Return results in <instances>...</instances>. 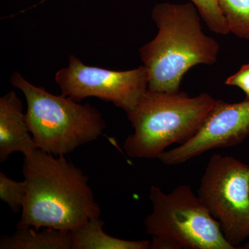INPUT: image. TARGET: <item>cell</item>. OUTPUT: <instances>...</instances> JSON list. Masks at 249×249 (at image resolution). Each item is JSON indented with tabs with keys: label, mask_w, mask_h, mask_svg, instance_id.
I'll return each mask as SVG.
<instances>
[{
	"label": "cell",
	"mask_w": 249,
	"mask_h": 249,
	"mask_svg": "<svg viewBox=\"0 0 249 249\" xmlns=\"http://www.w3.org/2000/svg\"><path fill=\"white\" fill-rule=\"evenodd\" d=\"M196 6L210 30L219 35L229 34L227 21L222 12L218 0H190Z\"/></svg>",
	"instance_id": "obj_13"
},
{
	"label": "cell",
	"mask_w": 249,
	"mask_h": 249,
	"mask_svg": "<svg viewBox=\"0 0 249 249\" xmlns=\"http://www.w3.org/2000/svg\"><path fill=\"white\" fill-rule=\"evenodd\" d=\"M229 32L249 40V0H218Z\"/></svg>",
	"instance_id": "obj_12"
},
{
	"label": "cell",
	"mask_w": 249,
	"mask_h": 249,
	"mask_svg": "<svg viewBox=\"0 0 249 249\" xmlns=\"http://www.w3.org/2000/svg\"><path fill=\"white\" fill-rule=\"evenodd\" d=\"M72 249L71 232L52 228L17 229L14 235L0 239V249Z\"/></svg>",
	"instance_id": "obj_10"
},
{
	"label": "cell",
	"mask_w": 249,
	"mask_h": 249,
	"mask_svg": "<svg viewBox=\"0 0 249 249\" xmlns=\"http://www.w3.org/2000/svg\"><path fill=\"white\" fill-rule=\"evenodd\" d=\"M27 193V185L25 180L14 181L2 172L0 173V199L14 212L18 213L22 209Z\"/></svg>",
	"instance_id": "obj_14"
},
{
	"label": "cell",
	"mask_w": 249,
	"mask_h": 249,
	"mask_svg": "<svg viewBox=\"0 0 249 249\" xmlns=\"http://www.w3.org/2000/svg\"><path fill=\"white\" fill-rule=\"evenodd\" d=\"M62 94L80 102L96 97L129 112L148 89L149 76L142 66L128 71H114L85 65L70 55L68 66L55 74Z\"/></svg>",
	"instance_id": "obj_7"
},
{
	"label": "cell",
	"mask_w": 249,
	"mask_h": 249,
	"mask_svg": "<svg viewBox=\"0 0 249 249\" xmlns=\"http://www.w3.org/2000/svg\"><path fill=\"white\" fill-rule=\"evenodd\" d=\"M152 18L158 33L139 49L148 73V89L178 92L192 67L217 62L219 44L204 34L200 14L191 2L160 3L152 10Z\"/></svg>",
	"instance_id": "obj_2"
},
{
	"label": "cell",
	"mask_w": 249,
	"mask_h": 249,
	"mask_svg": "<svg viewBox=\"0 0 249 249\" xmlns=\"http://www.w3.org/2000/svg\"><path fill=\"white\" fill-rule=\"evenodd\" d=\"M29 131L22 103L15 91L0 98V162L11 154L27 155L37 148Z\"/></svg>",
	"instance_id": "obj_9"
},
{
	"label": "cell",
	"mask_w": 249,
	"mask_h": 249,
	"mask_svg": "<svg viewBox=\"0 0 249 249\" xmlns=\"http://www.w3.org/2000/svg\"><path fill=\"white\" fill-rule=\"evenodd\" d=\"M249 135V99L230 103L216 100L196 134L158 157L164 165L182 164L213 149L238 145Z\"/></svg>",
	"instance_id": "obj_8"
},
{
	"label": "cell",
	"mask_w": 249,
	"mask_h": 249,
	"mask_svg": "<svg viewBox=\"0 0 249 249\" xmlns=\"http://www.w3.org/2000/svg\"><path fill=\"white\" fill-rule=\"evenodd\" d=\"M245 248L249 249V242H247V243L246 244V245L245 246Z\"/></svg>",
	"instance_id": "obj_16"
},
{
	"label": "cell",
	"mask_w": 249,
	"mask_h": 249,
	"mask_svg": "<svg viewBox=\"0 0 249 249\" xmlns=\"http://www.w3.org/2000/svg\"><path fill=\"white\" fill-rule=\"evenodd\" d=\"M225 84L240 88L249 99V62L241 67L238 71L226 80Z\"/></svg>",
	"instance_id": "obj_15"
},
{
	"label": "cell",
	"mask_w": 249,
	"mask_h": 249,
	"mask_svg": "<svg viewBox=\"0 0 249 249\" xmlns=\"http://www.w3.org/2000/svg\"><path fill=\"white\" fill-rule=\"evenodd\" d=\"M198 197L235 249L249 238V165L213 155L201 178Z\"/></svg>",
	"instance_id": "obj_6"
},
{
	"label": "cell",
	"mask_w": 249,
	"mask_h": 249,
	"mask_svg": "<svg viewBox=\"0 0 249 249\" xmlns=\"http://www.w3.org/2000/svg\"><path fill=\"white\" fill-rule=\"evenodd\" d=\"M103 226L104 222L97 217L72 231V249H150V241H129L116 238L106 233L103 230Z\"/></svg>",
	"instance_id": "obj_11"
},
{
	"label": "cell",
	"mask_w": 249,
	"mask_h": 249,
	"mask_svg": "<svg viewBox=\"0 0 249 249\" xmlns=\"http://www.w3.org/2000/svg\"><path fill=\"white\" fill-rule=\"evenodd\" d=\"M211 95L195 97L187 93L147 91L127 113L134 132L124 148L132 158H158L165 149L191 139L215 103Z\"/></svg>",
	"instance_id": "obj_3"
},
{
	"label": "cell",
	"mask_w": 249,
	"mask_h": 249,
	"mask_svg": "<svg viewBox=\"0 0 249 249\" xmlns=\"http://www.w3.org/2000/svg\"><path fill=\"white\" fill-rule=\"evenodd\" d=\"M57 157L39 148L24 155L27 193L17 229L72 231L101 216L87 175L65 155Z\"/></svg>",
	"instance_id": "obj_1"
},
{
	"label": "cell",
	"mask_w": 249,
	"mask_h": 249,
	"mask_svg": "<svg viewBox=\"0 0 249 249\" xmlns=\"http://www.w3.org/2000/svg\"><path fill=\"white\" fill-rule=\"evenodd\" d=\"M152 211L145 221L152 237L151 249H235L227 242L220 224L188 185L171 193L150 188Z\"/></svg>",
	"instance_id": "obj_5"
},
{
	"label": "cell",
	"mask_w": 249,
	"mask_h": 249,
	"mask_svg": "<svg viewBox=\"0 0 249 249\" xmlns=\"http://www.w3.org/2000/svg\"><path fill=\"white\" fill-rule=\"evenodd\" d=\"M10 82L26 98L28 127L37 148L43 151L67 155L96 140L106 129L103 114L89 103L52 94L31 84L19 72L11 74Z\"/></svg>",
	"instance_id": "obj_4"
}]
</instances>
